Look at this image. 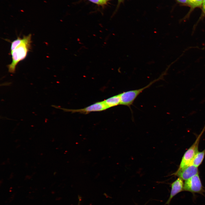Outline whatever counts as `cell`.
Returning <instances> with one entry per match:
<instances>
[{"mask_svg":"<svg viewBox=\"0 0 205 205\" xmlns=\"http://www.w3.org/2000/svg\"><path fill=\"white\" fill-rule=\"evenodd\" d=\"M31 34L24 36L21 43L13 51L11 52L12 56V62L7 65L9 72H15L16 66L21 61L24 59L31 48Z\"/></svg>","mask_w":205,"mask_h":205,"instance_id":"1","label":"cell"},{"mask_svg":"<svg viewBox=\"0 0 205 205\" xmlns=\"http://www.w3.org/2000/svg\"><path fill=\"white\" fill-rule=\"evenodd\" d=\"M160 79L159 78L151 82L146 86L142 88L123 92L120 94V105L130 107L138 96L145 89L148 88L155 82Z\"/></svg>","mask_w":205,"mask_h":205,"instance_id":"2","label":"cell"},{"mask_svg":"<svg viewBox=\"0 0 205 205\" xmlns=\"http://www.w3.org/2000/svg\"><path fill=\"white\" fill-rule=\"evenodd\" d=\"M204 128L199 135L193 144L185 152L182 157L179 168H183L190 165L195 155L198 151L199 141Z\"/></svg>","mask_w":205,"mask_h":205,"instance_id":"3","label":"cell"},{"mask_svg":"<svg viewBox=\"0 0 205 205\" xmlns=\"http://www.w3.org/2000/svg\"><path fill=\"white\" fill-rule=\"evenodd\" d=\"M183 191L193 193H202L203 189L198 174L186 180L184 184Z\"/></svg>","mask_w":205,"mask_h":205,"instance_id":"4","label":"cell"},{"mask_svg":"<svg viewBox=\"0 0 205 205\" xmlns=\"http://www.w3.org/2000/svg\"><path fill=\"white\" fill-rule=\"evenodd\" d=\"M58 108L66 112L72 113L79 112L85 114H87L93 112L102 111L108 108L104 101L96 102L89 106L81 109H68L60 107Z\"/></svg>","mask_w":205,"mask_h":205,"instance_id":"5","label":"cell"},{"mask_svg":"<svg viewBox=\"0 0 205 205\" xmlns=\"http://www.w3.org/2000/svg\"><path fill=\"white\" fill-rule=\"evenodd\" d=\"M198 173V167L190 164L183 168H179L174 174L183 180L186 181Z\"/></svg>","mask_w":205,"mask_h":205,"instance_id":"6","label":"cell"},{"mask_svg":"<svg viewBox=\"0 0 205 205\" xmlns=\"http://www.w3.org/2000/svg\"><path fill=\"white\" fill-rule=\"evenodd\" d=\"M184 184L183 180L179 177L171 184L170 194L166 204L169 205L172 199L175 196L183 191Z\"/></svg>","mask_w":205,"mask_h":205,"instance_id":"7","label":"cell"},{"mask_svg":"<svg viewBox=\"0 0 205 205\" xmlns=\"http://www.w3.org/2000/svg\"><path fill=\"white\" fill-rule=\"evenodd\" d=\"M108 108L120 105V94L114 96L104 101Z\"/></svg>","mask_w":205,"mask_h":205,"instance_id":"8","label":"cell"},{"mask_svg":"<svg viewBox=\"0 0 205 205\" xmlns=\"http://www.w3.org/2000/svg\"><path fill=\"white\" fill-rule=\"evenodd\" d=\"M205 155V149L201 151H198L195 155L190 164L198 167L202 162Z\"/></svg>","mask_w":205,"mask_h":205,"instance_id":"9","label":"cell"},{"mask_svg":"<svg viewBox=\"0 0 205 205\" xmlns=\"http://www.w3.org/2000/svg\"><path fill=\"white\" fill-rule=\"evenodd\" d=\"M187 4L194 9L202 5L203 0H186Z\"/></svg>","mask_w":205,"mask_h":205,"instance_id":"10","label":"cell"},{"mask_svg":"<svg viewBox=\"0 0 205 205\" xmlns=\"http://www.w3.org/2000/svg\"><path fill=\"white\" fill-rule=\"evenodd\" d=\"M22 40V38L18 37L16 39L12 42L11 47V52L14 50L21 43Z\"/></svg>","mask_w":205,"mask_h":205,"instance_id":"11","label":"cell"},{"mask_svg":"<svg viewBox=\"0 0 205 205\" xmlns=\"http://www.w3.org/2000/svg\"><path fill=\"white\" fill-rule=\"evenodd\" d=\"M98 5L103 6L106 4L107 1L105 0H87Z\"/></svg>","mask_w":205,"mask_h":205,"instance_id":"12","label":"cell"},{"mask_svg":"<svg viewBox=\"0 0 205 205\" xmlns=\"http://www.w3.org/2000/svg\"><path fill=\"white\" fill-rule=\"evenodd\" d=\"M202 7L203 12L205 14V0H203Z\"/></svg>","mask_w":205,"mask_h":205,"instance_id":"13","label":"cell"},{"mask_svg":"<svg viewBox=\"0 0 205 205\" xmlns=\"http://www.w3.org/2000/svg\"><path fill=\"white\" fill-rule=\"evenodd\" d=\"M176 0L179 2L181 3L187 4L186 0Z\"/></svg>","mask_w":205,"mask_h":205,"instance_id":"14","label":"cell"},{"mask_svg":"<svg viewBox=\"0 0 205 205\" xmlns=\"http://www.w3.org/2000/svg\"><path fill=\"white\" fill-rule=\"evenodd\" d=\"M11 84V83H3L2 85L3 86H7Z\"/></svg>","mask_w":205,"mask_h":205,"instance_id":"15","label":"cell"},{"mask_svg":"<svg viewBox=\"0 0 205 205\" xmlns=\"http://www.w3.org/2000/svg\"><path fill=\"white\" fill-rule=\"evenodd\" d=\"M124 0H118V6L121 3L123 2Z\"/></svg>","mask_w":205,"mask_h":205,"instance_id":"16","label":"cell"},{"mask_svg":"<svg viewBox=\"0 0 205 205\" xmlns=\"http://www.w3.org/2000/svg\"><path fill=\"white\" fill-rule=\"evenodd\" d=\"M107 2L109 0H105Z\"/></svg>","mask_w":205,"mask_h":205,"instance_id":"17","label":"cell"}]
</instances>
